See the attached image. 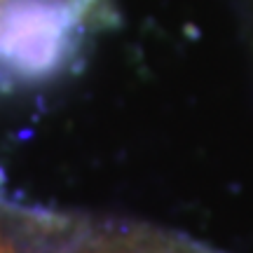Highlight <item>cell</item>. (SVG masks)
I'll use <instances>...</instances> for the list:
<instances>
[{
    "mask_svg": "<svg viewBox=\"0 0 253 253\" xmlns=\"http://www.w3.org/2000/svg\"><path fill=\"white\" fill-rule=\"evenodd\" d=\"M52 253H220L150 227L129 225H78L73 223Z\"/></svg>",
    "mask_w": 253,
    "mask_h": 253,
    "instance_id": "6da1fadb",
    "label": "cell"
}]
</instances>
